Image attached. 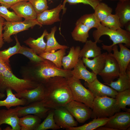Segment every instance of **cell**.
Listing matches in <instances>:
<instances>
[{
	"mask_svg": "<svg viewBox=\"0 0 130 130\" xmlns=\"http://www.w3.org/2000/svg\"><path fill=\"white\" fill-rule=\"evenodd\" d=\"M39 84L29 80L18 78L13 74L10 64L0 57V92L4 93L10 89L18 93L37 87Z\"/></svg>",
	"mask_w": 130,
	"mask_h": 130,
	"instance_id": "obj_3",
	"label": "cell"
},
{
	"mask_svg": "<svg viewBox=\"0 0 130 130\" xmlns=\"http://www.w3.org/2000/svg\"><path fill=\"white\" fill-rule=\"evenodd\" d=\"M4 130H12V127H6L5 129H4Z\"/></svg>",
	"mask_w": 130,
	"mask_h": 130,
	"instance_id": "obj_47",
	"label": "cell"
},
{
	"mask_svg": "<svg viewBox=\"0 0 130 130\" xmlns=\"http://www.w3.org/2000/svg\"><path fill=\"white\" fill-rule=\"evenodd\" d=\"M120 48L119 51L117 45L112 47L113 53H108L114 57L117 61L119 68L120 73H125L130 62V50L123 45V44H118Z\"/></svg>",
	"mask_w": 130,
	"mask_h": 130,
	"instance_id": "obj_11",
	"label": "cell"
},
{
	"mask_svg": "<svg viewBox=\"0 0 130 130\" xmlns=\"http://www.w3.org/2000/svg\"><path fill=\"white\" fill-rule=\"evenodd\" d=\"M95 130H117L116 129L110 127L104 126H100L97 129Z\"/></svg>",
	"mask_w": 130,
	"mask_h": 130,
	"instance_id": "obj_44",
	"label": "cell"
},
{
	"mask_svg": "<svg viewBox=\"0 0 130 130\" xmlns=\"http://www.w3.org/2000/svg\"><path fill=\"white\" fill-rule=\"evenodd\" d=\"M53 113L55 121L60 128L67 130L69 127L77 126L78 122L65 107L53 109Z\"/></svg>",
	"mask_w": 130,
	"mask_h": 130,
	"instance_id": "obj_12",
	"label": "cell"
},
{
	"mask_svg": "<svg viewBox=\"0 0 130 130\" xmlns=\"http://www.w3.org/2000/svg\"></svg>",
	"mask_w": 130,
	"mask_h": 130,
	"instance_id": "obj_51",
	"label": "cell"
},
{
	"mask_svg": "<svg viewBox=\"0 0 130 130\" xmlns=\"http://www.w3.org/2000/svg\"><path fill=\"white\" fill-rule=\"evenodd\" d=\"M57 27L54 26L51 28V32L48 33L45 37L46 39L45 52H53L58 49H66L68 47L65 45L60 44L57 41L55 37V34Z\"/></svg>",
	"mask_w": 130,
	"mask_h": 130,
	"instance_id": "obj_28",
	"label": "cell"
},
{
	"mask_svg": "<svg viewBox=\"0 0 130 130\" xmlns=\"http://www.w3.org/2000/svg\"><path fill=\"white\" fill-rule=\"evenodd\" d=\"M104 125L117 130H128L130 126V112H118L109 117Z\"/></svg>",
	"mask_w": 130,
	"mask_h": 130,
	"instance_id": "obj_13",
	"label": "cell"
},
{
	"mask_svg": "<svg viewBox=\"0 0 130 130\" xmlns=\"http://www.w3.org/2000/svg\"><path fill=\"white\" fill-rule=\"evenodd\" d=\"M64 10L63 4H60L55 8L46 10L37 14L36 20L41 25H49L60 21L59 13Z\"/></svg>",
	"mask_w": 130,
	"mask_h": 130,
	"instance_id": "obj_16",
	"label": "cell"
},
{
	"mask_svg": "<svg viewBox=\"0 0 130 130\" xmlns=\"http://www.w3.org/2000/svg\"><path fill=\"white\" fill-rule=\"evenodd\" d=\"M18 54L23 55L28 58L30 60L29 62L33 64L39 63L45 60L38 55L32 49L24 45L21 46Z\"/></svg>",
	"mask_w": 130,
	"mask_h": 130,
	"instance_id": "obj_37",
	"label": "cell"
},
{
	"mask_svg": "<svg viewBox=\"0 0 130 130\" xmlns=\"http://www.w3.org/2000/svg\"><path fill=\"white\" fill-rule=\"evenodd\" d=\"M88 123L78 127H69L67 130H93L104 126L109 120V118H93Z\"/></svg>",
	"mask_w": 130,
	"mask_h": 130,
	"instance_id": "obj_31",
	"label": "cell"
},
{
	"mask_svg": "<svg viewBox=\"0 0 130 130\" xmlns=\"http://www.w3.org/2000/svg\"><path fill=\"white\" fill-rule=\"evenodd\" d=\"M10 8L17 15L25 20H36L37 14L29 1L19 2L12 5Z\"/></svg>",
	"mask_w": 130,
	"mask_h": 130,
	"instance_id": "obj_17",
	"label": "cell"
},
{
	"mask_svg": "<svg viewBox=\"0 0 130 130\" xmlns=\"http://www.w3.org/2000/svg\"><path fill=\"white\" fill-rule=\"evenodd\" d=\"M107 52L102 53L92 59L82 58V60L85 66L91 69L93 72L97 75L102 70L104 66Z\"/></svg>",
	"mask_w": 130,
	"mask_h": 130,
	"instance_id": "obj_20",
	"label": "cell"
},
{
	"mask_svg": "<svg viewBox=\"0 0 130 130\" xmlns=\"http://www.w3.org/2000/svg\"><path fill=\"white\" fill-rule=\"evenodd\" d=\"M94 13L98 21L101 22L112 13V9L104 3L100 2L95 9Z\"/></svg>",
	"mask_w": 130,
	"mask_h": 130,
	"instance_id": "obj_34",
	"label": "cell"
},
{
	"mask_svg": "<svg viewBox=\"0 0 130 130\" xmlns=\"http://www.w3.org/2000/svg\"><path fill=\"white\" fill-rule=\"evenodd\" d=\"M36 25L42 26L36 20H25L23 21L10 22L4 21L3 30V38L4 42L10 43L13 41L11 36L20 32L32 28Z\"/></svg>",
	"mask_w": 130,
	"mask_h": 130,
	"instance_id": "obj_7",
	"label": "cell"
},
{
	"mask_svg": "<svg viewBox=\"0 0 130 130\" xmlns=\"http://www.w3.org/2000/svg\"><path fill=\"white\" fill-rule=\"evenodd\" d=\"M43 84L45 90L43 101L46 107L54 109L64 107L74 100L67 78L61 77H54L49 78Z\"/></svg>",
	"mask_w": 130,
	"mask_h": 130,
	"instance_id": "obj_1",
	"label": "cell"
},
{
	"mask_svg": "<svg viewBox=\"0 0 130 130\" xmlns=\"http://www.w3.org/2000/svg\"><path fill=\"white\" fill-rule=\"evenodd\" d=\"M41 121L38 116L30 114L20 118L19 124L21 130H35Z\"/></svg>",
	"mask_w": 130,
	"mask_h": 130,
	"instance_id": "obj_27",
	"label": "cell"
},
{
	"mask_svg": "<svg viewBox=\"0 0 130 130\" xmlns=\"http://www.w3.org/2000/svg\"><path fill=\"white\" fill-rule=\"evenodd\" d=\"M82 59L79 58L78 62L71 71L72 77L75 78L84 80L87 83H91L97 78V75L92 72L87 70L85 66Z\"/></svg>",
	"mask_w": 130,
	"mask_h": 130,
	"instance_id": "obj_18",
	"label": "cell"
},
{
	"mask_svg": "<svg viewBox=\"0 0 130 130\" xmlns=\"http://www.w3.org/2000/svg\"><path fill=\"white\" fill-rule=\"evenodd\" d=\"M16 44L14 46L10 47L3 51H0V57L5 62L10 64L9 58L14 54H18L21 46L16 35L14 36Z\"/></svg>",
	"mask_w": 130,
	"mask_h": 130,
	"instance_id": "obj_35",
	"label": "cell"
},
{
	"mask_svg": "<svg viewBox=\"0 0 130 130\" xmlns=\"http://www.w3.org/2000/svg\"><path fill=\"white\" fill-rule=\"evenodd\" d=\"M4 21V19L0 16V48L2 47L4 44L3 38V33H2Z\"/></svg>",
	"mask_w": 130,
	"mask_h": 130,
	"instance_id": "obj_43",
	"label": "cell"
},
{
	"mask_svg": "<svg viewBox=\"0 0 130 130\" xmlns=\"http://www.w3.org/2000/svg\"><path fill=\"white\" fill-rule=\"evenodd\" d=\"M24 106H17L14 108H11V109L20 117L32 114L38 116L41 119L46 117L49 111L51 109L45 106L43 100Z\"/></svg>",
	"mask_w": 130,
	"mask_h": 130,
	"instance_id": "obj_8",
	"label": "cell"
},
{
	"mask_svg": "<svg viewBox=\"0 0 130 130\" xmlns=\"http://www.w3.org/2000/svg\"><path fill=\"white\" fill-rule=\"evenodd\" d=\"M53 109H51L44 121L41 123L35 130L60 129V128L56 124L54 118Z\"/></svg>",
	"mask_w": 130,
	"mask_h": 130,
	"instance_id": "obj_33",
	"label": "cell"
},
{
	"mask_svg": "<svg viewBox=\"0 0 130 130\" xmlns=\"http://www.w3.org/2000/svg\"><path fill=\"white\" fill-rule=\"evenodd\" d=\"M2 130V129L0 127V130Z\"/></svg>",
	"mask_w": 130,
	"mask_h": 130,
	"instance_id": "obj_50",
	"label": "cell"
},
{
	"mask_svg": "<svg viewBox=\"0 0 130 130\" xmlns=\"http://www.w3.org/2000/svg\"><path fill=\"white\" fill-rule=\"evenodd\" d=\"M115 14L118 17L122 28L130 21V1H119L115 8Z\"/></svg>",
	"mask_w": 130,
	"mask_h": 130,
	"instance_id": "obj_23",
	"label": "cell"
},
{
	"mask_svg": "<svg viewBox=\"0 0 130 130\" xmlns=\"http://www.w3.org/2000/svg\"><path fill=\"white\" fill-rule=\"evenodd\" d=\"M92 34L94 41L97 43L102 42L100 39L103 35H107L109 37L110 39L113 42L112 44L110 46L102 44V46L108 53L111 52L113 46L116 45L124 43L127 47H130V32L122 28L117 30H113L100 23L96 29L93 31Z\"/></svg>",
	"mask_w": 130,
	"mask_h": 130,
	"instance_id": "obj_4",
	"label": "cell"
},
{
	"mask_svg": "<svg viewBox=\"0 0 130 130\" xmlns=\"http://www.w3.org/2000/svg\"><path fill=\"white\" fill-rule=\"evenodd\" d=\"M6 7L0 5V16L6 21L13 22L22 21V18L17 15L14 11H10Z\"/></svg>",
	"mask_w": 130,
	"mask_h": 130,
	"instance_id": "obj_39",
	"label": "cell"
},
{
	"mask_svg": "<svg viewBox=\"0 0 130 130\" xmlns=\"http://www.w3.org/2000/svg\"><path fill=\"white\" fill-rule=\"evenodd\" d=\"M84 84L92 93L94 97L107 96L115 98L118 92L100 82L97 78L91 83L85 81Z\"/></svg>",
	"mask_w": 130,
	"mask_h": 130,
	"instance_id": "obj_14",
	"label": "cell"
},
{
	"mask_svg": "<svg viewBox=\"0 0 130 130\" xmlns=\"http://www.w3.org/2000/svg\"><path fill=\"white\" fill-rule=\"evenodd\" d=\"M37 14L48 8L47 0H28Z\"/></svg>",
	"mask_w": 130,
	"mask_h": 130,
	"instance_id": "obj_40",
	"label": "cell"
},
{
	"mask_svg": "<svg viewBox=\"0 0 130 130\" xmlns=\"http://www.w3.org/2000/svg\"><path fill=\"white\" fill-rule=\"evenodd\" d=\"M99 2L98 0H65L63 4L64 7L63 14H64L66 11L65 5L67 2L70 5H75L79 3L88 5L94 10Z\"/></svg>",
	"mask_w": 130,
	"mask_h": 130,
	"instance_id": "obj_41",
	"label": "cell"
},
{
	"mask_svg": "<svg viewBox=\"0 0 130 130\" xmlns=\"http://www.w3.org/2000/svg\"><path fill=\"white\" fill-rule=\"evenodd\" d=\"M81 50L79 46L75 47L72 46L70 48L68 54L64 56L62 59V65L63 69L67 71H71L77 63L79 58Z\"/></svg>",
	"mask_w": 130,
	"mask_h": 130,
	"instance_id": "obj_22",
	"label": "cell"
},
{
	"mask_svg": "<svg viewBox=\"0 0 130 130\" xmlns=\"http://www.w3.org/2000/svg\"><path fill=\"white\" fill-rule=\"evenodd\" d=\"M12 90L9 88L6 90L7 97L4 100H0V107L5 106L7 109H9L12 107L26 105V99L17 97L13 93Z\"/></svg>",
	"mask_w": 130,
	"mask_h": 130,
	"instance_id": "obj_26",
	"label": "cell"
},
{
	"mask_svg": "<svg viewBox=\"0 0 130 130\" xmlns=\"http://www.w3.org/2000/svg\"><path fill=\"white\" fill-rule=\"evenodd\" d=\"M118 0L119 1H125L128 0Z\"/></svg>",
	"mask_w": 130,
	"mask_h": 130,
	"instance_id": "obj_48",
	"label": "cell"
},
{
	"mask_svg": "<svg viewBox=\"0 0 130 130\" xmlns=\"http://www.w3.org/2000/svg\"><path fill=\"white\" fill-rule=\"evenodd\" d=\"M117 92L130 89V65L129 64L125 73H120L117 79L107 84Z\"/></svg>",
	"mask_w": 130,
	"mask_h": 130,
	"instance_id": "obj_21",
	"label": "cell"
},
{
	"mask_svg": "<svg viewBox=\"0 0 130 130\" xmlns=\"http://www.w3.org/2000/svg\"><path fill=\"white\" fill-rule=\"evenodd\" d=\"M81 23L91 29L97 28L100 23L97 19L94 13L86 14L81 16L76 21L75 25Z\"/></svg>",
	"mask_w": 130,
	"mask_h": 130,
	"instance_id": "obj_36",
	"label": "cell"
},
{
	"mask_svg": "<svg viewBox=\"0 0 130 130\" xmlns=\"http://www.w3.org/2000/svg\"><path fill=\"white\" fill-rule=\"evenodd\" d=\"M67 79L73 100L82 103L92 109L94 97L91 91L82 84L79 79L72 76Z\"/></svg>",
	"mask_w": 130,
	"mask_h": 130,
	"instance_id": "obj_6",
	"label": "cell"
},
{
	"mask_svg": "<svg viewBox=\"0 0 130 130\" xmlns=\"http://www.w3.org/2000/svg\"><path fill=\"white\" fill-rule=\"evenodd\" d=\"M120 74L119 68L115 58L108 53L104 68L98 74L104 82L107 85L117 78Z\"/></svg>",
	"mask_w": 130,
	"mask_h": 130,
	"instance_id": "obj_10",
	"label": "cell"
},
{
	"mask_svg": "<svg viewBox=\"0 0 130 130\" xmlns=\"http://www.w3.org/2000/svg\"><path fill=\"white\" fill-rule=\"evenodd\" d=\"M98 0L100 2H101V1H102L103 0Z\"/></svg>",
	"mask_w": 130,
	"mask_h": 130,
	"instance_id": "obj_49",
	"label": "cell"
},
{
	"mask_svg": "<svg viewBox=\"0 0 130 130\" xmlns=\"http://www.w3.org/2000/svg\"><path fill=\"white\" fill-rule=\"evenodd\" d=\"M20 118L12 111L11 108L0 110V126L3 124H7L11 126L12 130H21L19 124Z\"/></svg>",
	"mask_w": 130,
	"mask_h": 130,
	"instance_id": "obj_19",
	"label": "cell"
},
{
	"mask_svg": "<svg viewBox=\"0 0 130 130\" xmlns=\"http://www.w3.org/2000/svg\"><path fill=\"white\" fill-rule=\"evenodd\" d=\"M48 33L47 30L45 29L42 35L37 39L30 37L24 41V42L39 55L45 52L46 43L44 41V38Z\"/></svg>",
	"mask_w": 130,
	"mask_h": 130,
	"instance_id": "obj_25",
	"label": "cell"
},
{
	"mask_svg": "<svg viewBox=\"0 0 130 130\" xmlns=\"http://www.w3.org/2000/svg\"><path fill=\"white\" fill-rule=\"evenodd\" d=\"M45 90L44 85L39 84L36 87L26 90L14 94L16 97L24 98L27 101V105L31 103L40 101L44 100L45 96Z\"/></svg>",
	"mask_w": 130,
	"mask_h": 130,
	"instance_id": "obj_15",
	"label": "cell"
},
{
	"mask_svg": "<svg viewBox=\"0 0 130 130\" xmlns=\"http://www.w3.org/2000/svg\"><path fill=\"white\" fill-rule=\"evenodd\" d=\"M64 107L80 123H83L91 117L92 109L82 103L72 100Z\"/></svg>",
	"mask_w": 130,
	"mask_h": 130,
	"instance_id": "obj_9",
	"label": "cell"
},
{
	"mask_svg": "<svg viewBox=\"0 0 130 130\" xmlns=\"http://www.w3.org/2000/svg\"><path fill=\"white\" fill-rule=\"evenodd\" d=\"M80 50L79 58H94L102 54L101 48L98 46L97 42L91 40H87Z\"/></svg>",
	"mask_w": 130,
	"mask_h": 130,
	"instance_id": "obj_24",
	"label": "cell"
},
{
	"mask_svg": "<svg viewBox=\"0 0 130 130\" xmlns=\"http://www.w3.org/2000/svg\"><path fill=\"white\" fill-rule=\"evenodd\" d=\"M6 95L4 93H2L0 92V99H2Z\"/></svg>",
	"mask_w": 130,
	"mask_h": 130,
	"instance_id": "obj_46",
	"label": "cell"
},
{
	"mask_svg": "<svg viewBox=\"0 0 130 130\" xmlns=\"http://www.w3.org/2000/svg\"><path fill=\"white\" fill-rule=\"evenodd\" d=\"M100 23L104 26L113 30H117L122 28L119 18L115 14H110Z\"/></svg>",
	"mask_w": 130,
	"mask_h": 130,
	"instance_id": "obj_38",
	"label": "cell"
},
{
	"mask_svg": "<svg viewBox=\"0 0 130 130\" xmlns=\"http://www.w3.org/2000/svg\"><path fill=\"white\" fill-rule=\"evenodd\" d=\"M71 71L59 68L52 62L45 59L36 64L28 62L21 67L20 73L23 79L43 84L49 78L54 77H61L67 78L72 77Z\"/></svg>",
	"mask_w": 130,
	"mask_h": 130,
	"instance_id": "obj_2",
	"label": "cell"
},
{
	"mask_svg": "<svg viewBox=\"0 0 130 130\" xmlns=\"http://www.w3.org/2000/svg\"><path fill=\"white\" fill-rule=\"evenodd\" d=\"M28 1V0H0V3L1 5L8 8L12 5L19 2Z\"/></svg>",
	"mask_w": 130,
	"mask_h": 130,
	"instance_id": "obj_42",
	"label": "cell"
},
{
	"mask_svg": "<svg viewBox=\"0 0 130 130\" xmlns=\"http://www.w3.org/2000/svg\"><path fill=\"white\" fill-rule=\"evenodd\" d=\"M66 51V49H60L53 52H45L39 55L44 59L51 61L57 67L61 68L62 59L65 55Z\"/></svg>",
	"mask_w": 130,
	"mask_h": 130,
	"instance_id": "obj_30",
	"label": "cell"
},
{
	"mask_svg": "<svg viewBox=\"0 0 130 130\" xmlns=\"http://www.w3.org/2000/svg\"><path fill=\"white\" fill-rule=\"evenodd\" d=\"M91 29L81 23L76 25L71 32L73 39L76 41L85 43L89 37V32Z\"/></svg>",
	"mask_w": 130,
	"mask_h": 130,
	"instance_id": "obj_29",
	"label": "cell"
},
{
	"mask_svg": "<svg viewBox=\"0 0 130 130\" xmlns=\"http://www.w3.org/2000/svg\"><path fill=\"white\" fill-rule=\"evenodd\" d=\"M118 107L125 111L130 112V109H127V106H130V89L118 92L115 98Z\"/></svg>",
	"mask_w": 130,
	"mask_h": 130,
	"instance_id": "obj_32",
	"label": "cell"
},
{
	"mask_svg": "<svg viewBox=\"0 0 130 130\" xmlns=\"http://www.w3.org/2000/svg\"><path fill=\"white\" fill-rule=\"evenodd\" d=\"M92 118H109L121 109L117 106L115 98L107 96L96 97L92 104Z\"/></svg>",
	"mask_w": 130,
	"mask_h": 130,
	"instance_id": "obj_5",
	"label": "cell"
},
{
	"mask_svg": "<svg viewBox=\"0 0 130 130\" xmlns=\"http://www.w3.org/2000/svg\"><path fill=\"white\" fill-rule=\"evenodd\" d=\"M125 30L127 31L130 32V21L127 23L125 25Z\"/></svg>",
	"mask_w": 130,
	"mask_h": 130,
	"instance_id": "obj_45",
	"label": "cell"
}]
</instances>
